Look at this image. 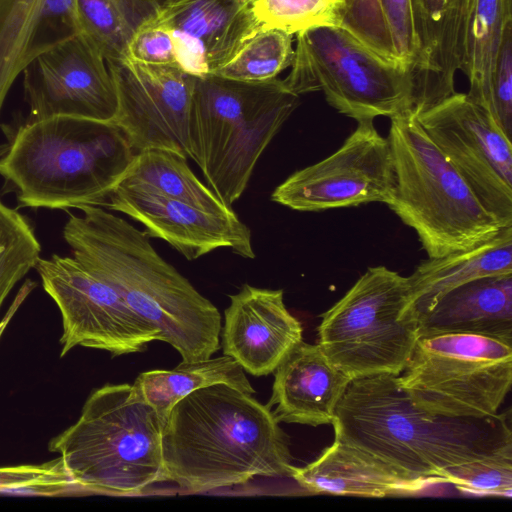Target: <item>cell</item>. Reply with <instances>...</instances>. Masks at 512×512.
I'll return each mask as SVG.
<instances>
[{
  "label": "cell",
  "mask_w": 512,
  "mask_h": 512,
  "mask_svg": "<svg viewBox=\"0 0 512 512\" xmlns=\"http://www.w3.org/2000/svg\"><path fill=\"white\" fill-rule=\"evenodd\" d=\"M185 0H163L164 3H175V2H182Z\"/></svg>",
  "instance_id": "obj_40"
},
{
  "label": "cell",
  "mask_w": 512,
  "mask_h": 512,
  "mask_svg": "<svg viewBox=\"0 0 512 512\" xmlns=\"http://www.w3.org/2000/svg\"><path fill=\"white\" fill-rule=\"evenodd\" d=\"M471 0H412L417 52L411 68L413 113L453 95L461 71Z\"/></svg>",
  "instance_id": "obj_19"
},
{
  "label": "cell",
  "mask_w": 512,
  "mask_h": 512,
  "mask_svg": "<svg viewBox=\"0 0 512 512\" xmlns=\"http://www.w3.org/2000/svg\"><path fill=\"white\" fill-rule=\"evenodd\" d=\"M299 105L281 79L242 82L213 74L195 81L189 139L191 159L206 185L231 207L254 168Z\"/></svg>",
  "instance_id": "obj_6"
},
{
  "label": "cell",
  "mask_w": 512,
  "mask_h": 512,
  "mask_svg": "<svg viewBox=\"0 0 512 512\" xmlns=\"http://www.w3.org/2000/svg\"><path fill=\"white\" fill-rule=\"evenodd\" d=\"M163 0H76L80 31L107 62L127 57L129 41L145 21L156 15Z\"/></svg>",
  "instance_id": "obj_28"
},
{
  "label": "cell",
  "mask_w": 512,
  "mask_h": 512,
  "mask_svg": "<svg viewBox=\"0 0 512 512\" xmlns=\"http://www.w3.org/2000/svg\"><path fill=\"white\" fill-rule=\"evenodd\" d=\"M35 286L36 284L34 282H32L31 280H26L25 283L18 290L16 297L10 304L3 318L0 320V339L4 331L8 327L9 323L11 322L12 318L14 317L20 306L24 303L26 298L29 296V294L32 292V290L35 288Z\"/></svg>",
  "instance_id": "obj_38"
},
{
  "label": "cell",
  "mask_w": 512,
  "mask_h": 512,
  "mask_svg": "<svg viewBox=\"0 0 512 512\" xmlns=\"http://www.w3.org/2000/svg\"><path fill=\"white\" fill-rule=\"evenodd\" d=\"M351 381L318 344L302 340L274 371L267 406L279 423L332 425L336 407Z\"/></svg>",
  "instance_id": "obj_20"
},
{
  "label": "cell",
  "mask_w": 512,
  "mask_h": 512,
  "mask_svg": "<svg viewBox=\"0 0 512 512\" xmlns=\"http://www.w3.org/2000/svg\"><path fill=\"white\" fill-rule=\"evenodd\" d=\"M101 207L139 222L149 237L164 240L187 260H196L217 248H230L243 258H255L251 231L234 211L207 212L159 194L121 186Z\"/></svg>",
  "instance_id": "obj_16"
},
{
  "label": "cell",
  "mask_w": 512,
  "mask_h": 512,
  "mask_svg": "<svg viewBox=\"0 0 512 512\" xmlns=\"http://www.w3.org/2000/svg\"><path fill=\"white\" fill-rule=\"evenodd\" d=\"M22 73L28 121L70 116L111 122L116 115L108 63L82 32L38 55Z\"/></svg>",
  "instance_id": "obj_15"
},
{
  "label": "cell",
  "mask_w": 512,
  "mask_h": 512,
  "mask_svg": "<svg viewBox=\"0 0 512 512\" xmlns=\"http://www.w3.org/2000/svg\"><path fill=\"white\" fill-rule=\"evenodd\" d=\"M416 117L484 209L511 227L512 144L489 113L455 92Z\"/></svg>",
  "instance_id": "obj_12"
},
{
  "label": "cell",
  "mask_w": 512,
  "mask_h": 512,
  "mask_svg": "<svg viewBox=\"0 0 512 512\" xmlns=\"http://www.w3.org/2000/svg\"><path fill=\"white\" fill-rule=\"evenodd\" d=\"M78 209L63 229L72 256L160 331L183 362L212 357L221 347L216 306L159 255L144 230L101 206Z\"/></svg>",
  "instance_id": "obj_1"
},
{
  "label": "cell",
  "mask_w": 512,
  "mask_h": 512,
  "mask_svg": "<svg viewBox=\"0 0 512 512\" xmlns=\"http://www.w3.org/2000/svg\"><path fill=\"white\" fill-rule=\"evenodd\" d=\"M318 346L351 380L399 376L419 337L408 277L386 266L369 267L321 314Z\"/></svg>",
  "instance_id": "obj_9"
},
{
  "label": "cell",
  "mask_w": 512,
  "mask_h": 512,
  "mask_svg": "<svg viewBox=\"0 0 512 512\" xmlns=\"http://www.w3.org/2000/svg\"><path fill=\"white\" fill-rule=\"evenodd\" d=\"M332 426L334 438L433 484L445 483L450 467L512 449L510 410L486 418L435 414L418 407L390 374L352 380Z\"/></svg>",
  "instance_id": "obj_3"
},
{
  "label": "cell",
  "mask_w": 512,
  "mask_h": 512,
  "mask_svg": "<svg viewBox=\"0 0 512 512\" xmlns=\"http://www.w3.org/2000/svg\"><path fill=\"white\" fill-rule=\"evenodd\" d=\"M229 298L221 330L223 354L253 376L273 373L303 334L301 322L284 303L283 290L244 284Z\"/></svg>",
  "instance_id": "obj_17"
},
{
  "label": "cell",
  "mask_w": 512,
  "mask_h": 512,
  "mask_svg": "<svg viewBox=\"0 0 512 512\" xmlns=\"http://www.w3.org/2000/svg\"><path fill=\"white\" fill-rule=\"evenodd\" d=\"M40 251L25 217L0 200V308L15 285L36 267Z\"/></svg>",
  "instance_id": "obj_31"
},
{
  "label": "cell",
  "mask_w": 512,
  "mask_h": 512,
  "mask_svg": "<svg viewBox=\"0 0 512 512\" xmlns=\"http://www.w3.org/2000/svg\"><path fill=\"white\" fill-rule=\"evenodd\" d=\"M397 380L429 412L492 417L511 389L512 342L472 333L419 335Z\"/></svg>",
  "instance_id": "obj_10"
},
{
  "label": "cell",
  "mask_w": 512,
  "mask_h": 512,
  "mask_svg": "<svg viewBox=\"0 0 512 512\" xmlns=\"http://www.w3.org/2000/svg\"><path fill=\"white\" fill-rule=\"evenodd\" d=\"M293 35L280 29H259L212 74L242 82H265L292 64Z\"/></svg>",
  "instance_id": "obj_29"
},
{
  "label": "cell",
  "mask_w": 512,
  "mask_h": 512,
  "mask_svg": "<svg viewBox=\"0 0 512 512\" xmlns=\"http://www.w3.org/2000/svg\"><path fill=\"white\" fill-rule=\"evenodd\" d=\"M127 57L146 64L177 67L173 31L162 7L132 35L128 44Z\"/></svg>",
  "instance_id": "obj_34"
},
{
  "label": "cell",
  "mask_w": 512,
  "mask_h": 512,
  "mask_svg": "<svg viewBox=\"0 0 512 512\" xmlns=\"http://www.w3.org/2000/svg\"><path fill=\"white\" fill-rule=\"evenodd\" d=\"M251 11L259 29H280L292 35L344 21L343 0H254Z\"/></svg>",
  "instance_id": "obj_30"
},
{
  "label": "cell",
  "mask_w": 512,
  "mask_h": 512,
  "mask_svg": "<svg viewBox=\"0 0 512 512\" xmlns=\"http://www.w3.org/2000/svg\"><path fill=\"white\" fill-rule=\"evenodd\" d=\"M310 494L387 497L416 494L433 483L372 453L334 438L333 443L292 477Z\"/></svg>",
  "instance_id": "obj_21"
},
{
  "label": "cell",
  "mask_w": 512,
  "mask_h": 512,
  "mask_svg": "<svg viewBox=\"0 0 512 512\" xmlns=\"http://www.w3.org/2000/svg\"><path fill=\"white\" fill-rule=\"evenodd\" d=\"M418 329L419 335L472 333L512 342V273L452 289L419 319Z\"/></svg>",
  "instance_id": "obj_23"
},
{
  "label": "cell",
  "mask_w": 512,
  "mask_h": 512,
  "mask_svg": "<svg viewBox=\"0 0 512 512\" xmlns=\"http://www.w3.org/2000/svg\"><path fill=\"white\" fill-rule=\"evenodd\" d=\"M187 159L168 149L139 152L118 186L159 194L207 212H232V208L194 174Z\"/></svg>",
  "instance_id": "obj_26"
},
{
  "label": "cell",
  "mask_w": 512,
  "mask_h": 512,
  "mask_svg": "<svg viewBox=\"0 0 512 512\" xmlns=\"http://www.w3.org/2000/svg\"><path fill=\"white\" fill-rule=\"evenodd\" d=\"M117 94L111 121L136 153L168 149L191 157L189 122L196 77L130 57L107 62Z\"/></svg>",
  "instance_id": "obj_14"
},
{
  "label": "cell",
  "mask_w": 512,
  "mask_h": 512,
  "mask_svg": "<svg viewBox=\"0 0 512 512\" xmlns=\"http://www.w3.org/2000/svg\"><path fill=\"white\" fill-rule=\"evenodd\" d=\"M35 268L61 315L60 357L78 346L119 356L161 341L160 331L73 256L40 258Z\"/></svg>",
  "instance_id": "obj_11"
},
{
  "label": "cell",
  "mask_w": 512,
  "mask_h": 512,
  "mask_svg": "<svg viewBox=\"0 0 512 512\" xmlns=\"http://www.w3.org/2000/svg\"><path fill=\"white\" fill-rule=\"evenodd\" d=\"M395 190L387 204L429 258L474 248L502 227L425 133L412 111L390 118Z\"/></svg>",
  "instance_id": "obj_7"
},
{
  "label": "cell",
  "mask_w": 512,
  "mask_h": 512,
  "mask_svg": "<svg viewBox=\"0 0 512 512\" xmlns=\"http://www.w3.org/2000/svg\"><path fill=\"white\" fill-rule=\"evenodd\" d=\"M136 152L113 122L70 116L26 121L0 154V175L21 206H102Z\"/></svg>",
  "instance_id": "obj_4"
},
{
  "label": "cell",
  "mask_w": 512,
  "mask_h": 512,
  "mask_svg": "<svg viewBox=\"0 0 512 512\" xmlns=\"http://www.w3.org/2000/svg\"><path fill=\"white\" fill-rule=\"evenodd\" d=\"M78 32L76 0H0V111L24 68Z\"/></svg>",
  "instance_id": "obj_22"
},
{
  "label": "cell",
  "mask_w": 512,
  "mask_h": 512,
  "mask_svg": "<svg viewBox=\"0 0 512 512\" xmlns=\"http://www.w3.org/2000/svg\"><path fill=\"white\" fill-rule=\"evenodd\" d=\"M216 383H226L246 393L254 388L244 369L230 356L181 362L172 370H151L140 373L133 385L165 423L173 406L191 392Z\"/></svg>",
  "instance_id": "obj_27"
},
{
  "label": "cell",
  "mask_w": 512,
  "mask_h": 512,
  "mask_svg": "<svg viewBox=\"0 0 512 512\" xmlns=\"http://www.w3.org/2000/svg\"><path fill=\"white\" fill-rule=\"evenodd\" d=\"M250 5L237 0L163 3L175 40L177 67L201 78L223 65L259 30Z\"/></svg>",
  "instance_id": "obj_18"
},
{
  "label": "cell",
  "mask_w": 512,
  "mask_h": 512,
  "mask_svg": "<svg viewBox=\"0 0 512 512\" xmlns=\"http://www.w3.org/2000/svg\"><path fill=\"white\" fill-rule=\"evenodd\" d=\"M238 2L242 3V4H251L254 0H237Z\"/></svg>",
  "instance_id": "obj_39"
},
{
  "label": "cell",
  "mask_w": 512,
  "mask_h": 512,
  "mask_svg": "<svg viewBox=\"0 0 512 512\" xmlns=\"http://www.w3.org/2000/svg\"><path fill=\"white\" fill-rule=\"evenodd\" d=\"M445 483L463 493L482 496L512 495V449L448 468Z\"/></svg>",
  "instance_id": "obj_33"
},
{
  "label": "cell",
  "mask_w": 512,
  "mask_h": 512,
  "mask_svg": "<svg viewBox=\"0 0 512 512\" xmlns=\"http://www.w3.org/2000/svg\"><path fill=\"white\" fill-rule=\"evenodd\" d=\"M393 56L412 68L417 52L412 0H378Z\"/></svg>",
  "instance_id": "obj_35"
},
{
  "label": "cell",
  "mask_w": 512,
  "mask_h": 512,
  "mask_svg": "<svg viewBox=\"0 0 512 512\" xmlns=\"http://www.w3.org/2000/svg\"><path fill=\"white\" fill-rule=\"evenodd\" d=\"M0 494L45 497L85 495L66 472L60 457L41 464L0 467Z\"/></svg>",
  "instance_id": "obj_32"
},
{
  "label": "cell",
  "mask_w": 512,
  "mask_h": 512,
  "mask_svg": "<svg viewBox=\"0 0 512 512\" xmlns=\"http://www.w3.org/2000/svg\"><path fill=\"white\" fill-rule=\"evenodd\" d=\"M512 22V0H471L461 71L467 96L492 117V75L505 28Z\"/></svg>",
  "instance_id": "obj_25"
},
{
  "label": "cell",
  "mask_w": 512,
  "mask_h": 512,
  "mask_svg": "<svg viewBox=\"0 0 512 512\" xmlns=\"http://www.w3.org/2000/svg\"><path fill=\"white\" fill-rule=\"evenodd\" d=\"M165 481L186 493L292 477L289 436L272 410L226 383L197 389L171 409L162 430Z\"/></svg>",
  "instance_id": "obj_2"
},
{
  "label": "cell",
  "mask_w": 512,
  "mask_h": 512,
  "mask_svg": "<svg viewBox=\"0 0 512 512\" xmlns=\"http://www.w3.org/2000/svg\"><path fill=\"white\" fill-rule=\"evenodd\" d=\"M343 24L376 48H388L378 0H353L345 11Z\"/></svg>",
  "instance_id": "obj_37"
},
{
  "label": "cell",
  "mask_w": 512,
  "mask_h": 512,
  "mask_svg": "<svg viewBox=\"0 0 512 512\" xmlns=\"http://www.w3.org/2000/svg\"><path fill=\"white\" fill-rule=\"evenodd\" d=\"M512 273V226L465 251L421 262L408 276L410 303L417 319L452 289L472 280Z\"/></svg>",
  "instance_id": "obj_24"
},
{
  "label": "cell",
  "mask_w": 512,
  "mask_h": 512,
  "mask_svg": "<svg viewBox=\"0 0 512 512\" xmlns=\"http://www.w3.org/2000/svg\"><path fill=\"white\" fill-rule=\"evenodd\" d=\"M290 68L283 79L288 90L298 96L321 91L357 122L413 110L410 67L344 24L297 33Z\"/></svg>",
  "instance_id": "obj_8"
},
{
  "label": "cell",
  "mask_w": 512,
  "mask_h": 512,
  "mask_svg": "<svg viewBox=\"0 0 512 512\" xmlns=\"http://www.w3.org/2000/svg\"><path fill=\"white\" fill-rule=\"evenodd\" d=\"M163 425L133 384H106L90 393L77 421L48 450L85 495L140 496L165 481Z\"/></svg>",
  "instance_id": "obj_5"
},
{
  "label": "cell",
  "mask_w": 512,
  "mask_h": 512,
  "mask_svg": "<svg viewBox=\"0 0 512 512\" xmlns=\"http://www.w3.org/2000/svg\"><path fill=\"white\" fill-rule=\"evenodd\" d=\"M394 190L389 140L379 134L373 120H362L337 151L294 172L275 188L271 200L296 211L316 212L388 204Z\"/></svg>",
  "instance_id": "obj_13"
},
{
  "label": "cell",
  "mask_w": 512,
  "mask_h": 512,
  "mask_svg": "<svg viewBox=\"0 0 512 512\" xmlns=\"http://www.w3.org/2000/svg\"><path fill=\"white\" fill-rule=\"evenodd\" d=\"M343 1H344V3H345V11H346L347 7L351 4V2H352L353 0H343Z\"/></svg>",
  "instance_id": "obj_41"
},
{
  "label": "cell",
  "mask_w": 512,
  "mask_h": 512,
  "mask_svg": "<svg viewBox=\"0 0 512 512\" xmlns=\"http://www.w3.org/2000/svg\"><path fill=\"white\" fill-rule=\"evenodd\" d=\"M492 118L512 140V22L505 28L492 75Z\"/></svg>",
  "instance_id": "obj_36"
}]
</instances>
